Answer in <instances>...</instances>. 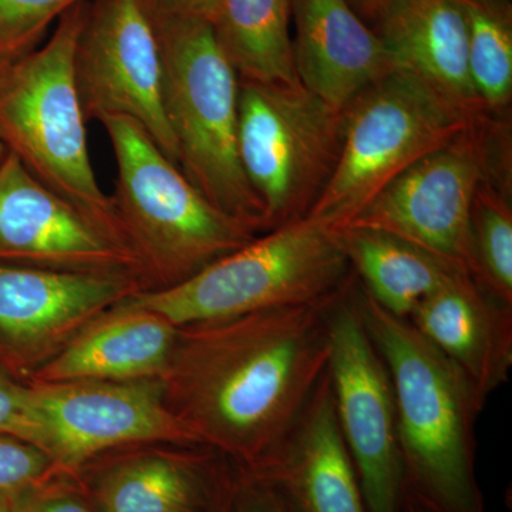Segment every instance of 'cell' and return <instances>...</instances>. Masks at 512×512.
<instances>
[{
    "mask_svg": "<svg viewBox=\"0 0 512 512\" xmlns=\"http://www.w3.org/2000/svg\"><path fill=\"white\" fill-rule=\"evenodd\" d=\"M52 463L49 454L35 444L0 434V493L37 487Z\"/></svg>",
    "mask_w": 512,
    "mask_h": 512,
    "instance_id": "obj_27",
    "label": "cell"
},
{
    "mask_svg": "<svg viewBox=\"0 0 512 512\" xmlns=\"http://www.w3.org/2000/svg\"><path fill=\"white\" fill-rule=\"evenodd\" d=\"M468 33V74L481 109L508 116L512 103V6L458 0Z\"/></svg>",
    "mask_w": 512,
    "mask_h": 512,
    "instance_id": "obj_23",
    "label": "cell"
},
{
    "mask_svg": "<svg viewBox=\"0 0 512 512\" xmlns=\"http://www.w3.org/2000/svg\"><path fill=\"white\" fill-rule=\"evenodd\" d=\"M292 26L299 83L338 109L394 69L382 40L348 0H293Z\"/></svg>",
    "mask_w": 512,
    "mask_h": 512,
    "instance_id": "obj_17",
    "label": "cell"
},
{
    "mask_svg": "<svg viewBox=\"0 0 512 512\" xmlns=\"http://www.w3.org/2000/svg\"><path fill=\"white\" fill-rule=\"evenodd\" d=\"M248 471L265 478L289 512H369L340 433L328 372L281 446Z\"/></svg>",
    "mask_w": 512,
    "mask_h": 512,
    "instance_id": "obj_15",
    "label": "cell"
},
{
    "mask_svg": "<svg viewBox=\"0 0 512 512\" xmlns=\"http://www.w3.org/2000/svg\"><path fill=\"white\" fill-rule=\"evenodd\" d=\"M407 320L466 380L481 409L508 382L512 306L485 291L468 272L424 299Z\"/></svg>",
    "mask_w": 512,
    "mask_h": 512,
    "instance_id": "obj_16",
    "label": "cell"
},
{
    "mask_svg": "<svg viewBox=\"0 0 512 512\" xmlns=\"http://www.w3.org/2000/svg\"><path fill=\"white\" fill-rule=\"evenodd\" d=\"M116 308L74 335L36 370L33 383L138 382L163 376L180 328L124 301Z\"/></svg>",
    "mask_w": 512,
    "mask_h": 512,
    "instance_id": "obj_18",
    "label": "cell"
},
{
    "mask_svg": "<svg viewBox=\"0 0 512 512\" xmlns=\"http://www.w3.org/2000/svg\"><path fill=\"white\" fill-rule=\"evenodd\" d=\"M345 110L301 83L239 79L238 156L265 232L306 218L338 164Z\"/></svg>",
    "mask_w": 512,
    "mask_h": 512,
    "instance_id": "obj_8",
    "label": "cell"
},
{
    "mask_svg": "<svg viewBox=\"0 0 512 512\" xmlns=\"http://www.w3.org/2000/svg\"><path fill=\"white\" fill-rule=\"evenodd\" d=\"M82 0H0V64L37 49L55 20Z\"/></svg>",
    "mask_w": 512,
    "mask_h": 512,
    "instance_id": "obj_25",
    "label": "cell"
},
{
    "mask_svg": "<svg viewBox=\"0 0 512 512\" xmlns=\"http://www.w3.org/2000/svg\"><path fill=\"white\" fill-rule=\"evenodd\" d=\"M335 295L180 328L161 387L201 446L245 470L281 446L328 372V306Z\"/></svg>",
    "mask_w": 512,
    "mask_h": 512,
    "instance_id": "obj_1",
    "label": "cell"
},
{
    "mask_svg": "<svg viewBox=\"0 0 512 512\" xmlns=\"http://www.w3.org/2000/svg\"><path fill=\"white\" fill-rule=\"evenodd\" d=\"M0 434L16 437L47 453V431L32 386L0 375Z\"/></svg>",
    "mask_w": 512,
    "mask_h": 512,
    "instance_id": "obj_26",
    "label": "cell"
},
{
    "mask_svg": "<svg viewBox=\"0 0 512 512\" xmlns=\"http://www.w3.org/2000/svg\"><path fill=\"white\" fill-rule=\"evenodd\" d=\"M47 431V454L57 464L76 467L124 444L165 443L201 446L164 400L161 383H32Z\"/></svg>",
    "mask_w": 512,
    "mask_h": 512,
    "instance_id": "obj_12",
    "label": "cell"
},
{
    "mask_svg": "<svg viewBox=\"0 0 512 512\" xmlns=\"http://www.w3.org/2000/svg\"><path fill=\"white\" fill-rule=\"evenodd\" d=\"M356 296L392 377L406 493L430 512H487L476 471L483 409L470 386L409 320L384 311L359 279Z\"/></svg>",
    "mask_w": 512,
    "mask_h": 512,
    "instance_id": "obj_2",
    "label": "cell"
},
{
    "mask_svg": "<svg viewBox=\"0 0 512 512\" xmlns=\"http://www.w3.org/2000/svg\"><path fill=\"white\" fill-rule=\"evenodd\" d=\"M148 285L126 274L53 271L0 262V362L26 367L110 306Z\"/></svg>",
    "mask_w": 512,
    "mask_h": 512,
    "instance_id": "obj_14",
    "label": "cell"
},
{
    "mask_svg": "<svg viewBox=\"0 0 512 512\" xmlns=\"http://www.w3.org/2000/svg\"><path fill=\"white\" fill-rule=\"evenodd\" d=\"M153 19L178 167L212 204L264 234V212L239 163L237 70L207 20Z\"/></svg>",
    "mask_w": 512,
    "mask_h": 512,
    "instance_id": "obj_6",
    "label": "cell"
},
{
    "mask_svg": "<svg viewBox=\"0 0 512 512\" xmlns=\"http://www.w3.org/2000/svg\"><path fill=\"white\" fill-rule=\"evenodd\" d=\"M348 2L360 19L365 20L367 25L373 28L383 10L392 0H348Z\"/></svg>",
    "mask_w": 512,
    "mask_h": 512,
    "instance_id": "obj_32",
    "label": "cell"
},
{
    "mask_svg": "<svg viewBox=\"0 0 512 512\" xmlns=\"http://www.w3.org/2000/svg\"><path fill=\"white\" fill-rule=\"evenodd\" d=\"M86 123L128 117L178 165L164 101V64L146 0H93L74 55Z\"/></svg>",
    "mask_w": 512,
    "mask_h": 512,
    "instance_id": "obj_10",
    "label": "cell"
},
{
    "mask_svg": "<svg viewBox=\"0 0 512 512\" xmlns=\"http://www.w3.org/2000/svg\"><path fill=\"white\" fill-rule=\"evenodd\" d=\"M234 483L208 454H144L111 468L99 487L104 512H218Z\"/></svg>",
    "mask_w": 512,
    "mask_h": 512,
    "instance_id": "obj_20",
    "label": "cell"
},
{
    "mask_svg": "<svg viewBox=\"0 0 512 512\" xmlns=\"http://www.w3.org/2000/svg\"><path fill=\"white\" fill-rule=\"evenodd\" d=\"M488 119L484 114L446 146L410 165L343 228L396 235L468 272L471 208L487 174Z\"/></svg>",
    "mask_w": 512,
    "mask_h": 512,
    "instance_id": "obj_11",
    "label": "cell"
},
{
    "mask_svg": "<svg viewBox=\"0 0 512 512\" xmlns=\"http://www.w3.org/2000/svg\"><path fill=\"white\" fill-rule=\"evenodd\" d=\"M6 154V148L3 146L2 140H0V161L3 160V157H5Z\"/></svg>",
    "mask_w": 512,
    "mask_h": 512,
    "instance_id": "obj_36",
    "label": "cell"
},
{
    "mask_svg": "<svg viewBox=\"0 0 512 512\" xmlns=\"http://www.w3.org/2000/svg\"><path fill=\"white\" fill-rule=\"evenodd\" d=\"M37 497V487L15 493H0V512H29Z\"/></svg>",
    "mask_w": 512,
    "mask_h": 512,
    "instance_id": "obj_30",
    "label": "cell"
},
{
    "mask_svg": "<svg viewBox=\"0 0 512 512\" xmlns=\"http://www.w3.org/2000/svg\"><path fill=\"white\" fill-rule=\"evenodd\" d=\"M512 194L483 180L470 215L468 274L498 301L512 306Z\"/></svg>",
    "mask_w": 512,
    "mask_h": 512,
    "instance_id": "obj_24",
    "label": "cell"
},
{
    "mask_svg": "<svg viewBox=\"0 0 512 512\" xmlns=\"http://www.w3.org/2000/svg\"><path fill=\"white\" fill-rule=\"evenodd\" d=\"M100 123L119 168L111 200L151 289L180 284L259 235L212 204L136 121Z\"/></svg>",
    "mask_w": 512,
    "mask_h": 512,
    "instance_id": "obj_5",
    "label": "cell"
},
{
    "mask_svg": "<svg viewBox=\"0 0 512 512\" xmlns=\"http://www.w3.org/2000/svg\"><path fill=\"white\" fill-rule=\"evenodd\" d=\"M221 0H146L154 18H192L212 25Z\"/></svg>",
    "mask_w": 512,
    "mask_h": 512,
    "instance_id": "obj_29",
    "label": "cell"
},
{
    "mask_svg": "<svg viewBox=\"0 0 512 512\" xmlns=\"http://www.w3.org/2000/svg\"><path fill=\"white\" fill-rule=\"evenodd\" d=\"M357 276L328 306V373L340 433L369 512H400L406 493L392 377L370 338L359 305Z\"/></svg>",
    "mask_w": 512,
    "mask_h": 512,
    "instance_id": "obj_9",
    "label": "cell"
},
{
    "mask_svg": "<svg viewBox=\"0 0 512 512\" xmlns=\"http://www.w3.org/2000/svg\"><path fill=\"white\" fill-rule=\"evenodd\" d=\"M0 262L134 275L151 289L146 269L131 249L39 183L8 151L0 161Z\"/></svg>",
    "mask_w": 512,
    "mask_h": 512,
    "instance_id": "obj_13",
    "label": "cell"
},
{
    "mask_svg": "<svg viewBox=\"0 0 512 512\" xmlns=\"http://www.w3.org/2000/svg\"><path fill=\"white\" fill-rule=\"evenodd\" d=\"M360 284L380 306L407 319L424 299L467 272L443 256L377 229H338Z\"/></svg>",
    "mask_w": 512,
    "mask_h": 512,
    "instance_id": "obj_21",
    "label": "cell"
},
{
    "mask_svg": "<svg viewBox=\"0 0 512 512\" xmlns=\"http://www.w3.org/2000/svg\"><path fill=\"white\" fill-rule=\"evenodd\" d=\"M466 2L485 6H512L511 0H466Z\"/></svg>",
    "mask_w": 512,
    "mask_h": 512,
    "instance_id": "obj_34",
    "label": "cell"
},
{
    "mask_svg": "<svg viewBox=\"0 0 512 512\" xmlns=\"http://www.w3.org/2000/svg\"><path fill=\"white\" fill-rule=\"evenodd\" d=\"M293 0H221L212 28L239 79L298 84Z\"/></svg>",
    "mask_w": 512,
    "mask_h": 512,
    "instance_id": "obj_22",
    "label": "cell"
},
{
    "mask_svg": "<svg viewBox=\"0 0 512 512\" xmlns=\"http://www.w3.org/2000/svg\"><path fill=\"white\" fill-rule=\"evenodd\" d=\"M244 470V468H242ZM231 512H289L274 487L252 471H242L234 481Z\"/></svg>",
    "mask_w": 512,
    "mask_h": 512,
    "instance_id": "obj_28",
    "label": "cell"
},
{
    "mask_svg": "<svg viewBox=\"0 0 512 512\" xmlns=\"http://www.w3.org/2000/svg\"><path fill=\"white\" fill-rule=\"evenodd\" d=\"M375 30L394 69L430 84L470 113L485 114L468 74V33L458 0H392Z\"/></svg>",
    "mask_w": 512,
    "mask_h": 512,
    "instance_id": "obj_19",
    "label": "cell"
},
{
    "mask_svg": "<svg viewBox=\"0 0 512 512\" xmlns=\"http://www.w3.org/2000/svg\"><path fill=\"white\" fill-rule=\"evenodd\" d=\"M87 5L82 0L67 10L45 46L0 64V140L39 183L134 252L111 195L94 175L74 80Z\"/></svg>",
    "mask_w": 512,
    "mask_h": 512,
    "instance_id": "obj_3",
    "label": "cell"
},
{
    "mask_svg": "<svg viewBox=\"0 0 512 512\" xmlns=\"http://www.w3.org/2000/svg\"><path fill=\"white\" fill-rule=\"evenodd\" d=\"M481 116L414 74L390 70L346 107L338 164L308 217L333 231L345 227L397 175Z\"/></svg>",
    "mask_w": 512,
    "mask_h": 512,
    "instance_id": "obj_7",
    "label": "cell"
},
{
    "mask_svg": "<svg viewBox=\"0 0 512 512\" xmlns=\"http://www.w3.org/2000/svg\"><path fill=\"white\" fill-rule=\"evenodd\" d=\"M231 497H232V494H231ZM231 497H229V500L227 501V503L222 505V507L220 508V511H218V512H231Z\"/></svg>",
    "mask_w": 512,
    "mask_h": 512,
    "instance_id": "obj_35",
    "label": "cell"
},
{
    "mask_svg": "<svg viewBox=\"0 0 512 512\" xmlns=\"http://www.w3.org/2000/svg\"><path fill=\"white\" fill-rule=\"evenodd\" d=\"M352 268L338 232L306 217L256 235L191 278L124 299L177 328L325 301Z\"/></svg>",
    "mask_w": 512,
    "mask_h": 512,
    "instance_id": "obj_4",
    "label": "cell"
},
{
    "mask_svg": "<svg viewBox=\"0 0 512 512\" xmlns=\"http://www.w3.org/2000/svg\"><path fill=\"white\" fill-rule=\"evenodd\" d=\"M400 512H430L423 505L417 503L409 493H404L402 511Z\"/></svg>",
    "mask_w": 512,
    "mask_h": 512,
    "instance_id": "obj_33",
    "label": "cell"
},
{
    "mask_svg": "<svg viewBox=\"0 0 512 512\" xmlns=\"http://www.w3.org/2000/svg\"><path fill=\"white\" fill-rule=\"evenodd\" d=\"M29 512H92L86 505L74 498L56 497L40 498L37 497L35 503Z\"/></svg>",
    "mask_w": 512,
    "mask_h": 512,
    "instance_id": "obj_31",
    "label": "cell"
}]
</instances>
